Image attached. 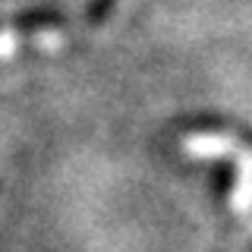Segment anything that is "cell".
I'll list each match as a JSON object with an SVG mask.
<instances>
[{
	"label": "cell",
	"mask_w": 252,
	"mask_h": 252,
	"mask_svg": "<svg viewBox=\"0 0 252 252\" xmlns=\"http://www.w3.org/2000/svg\"><path fill=\"white\" fill-rule=\"evenodd\" d=\"M66 22V13L54 3H32V6H19L6 16V26L16 35H35V32H51L60 29Z\"/></svg>",
	"instance_id": "6da1fadb"
},
{
	"label": "cell",
	"mask_w": 252,
	"mask_h": 252,
	"mask_svg": "<svg viewBox=\"0 0 252 252\" xmlns=\"http://www.w3.org/2000/svg\"><path fill=\"white\" fill-rule=\"evenodd\" d=\"M114 10H117V0H85V22L89 26H104Z\"/></svg>",
	"instance_id": "3957f363"
},
{
	"label": "cell",
	"mask_w": 252,
	"mask_h": 252,
	"mask_svg": "<svg viewBox=\"0 0 252 252\" xmlns=\"http://www.w3.org/2000/svg\"><path fill=\"white\" fill-rule=\"evenodd\" d=\"M6 29H10V26H6V16L0 13V32H6Z\"/></svg>",
	"instance_id": "277c9868"
},
{
	"label": "cell",
	"mask_w": 252,
	"mask_h": 252,
	"mask_svg": "<svg viewBox=\"0 0 252 252\" xmlns=\"http://www.w3.org/2000/svg\"><path fill=\"white\" fill-rule=\"evenodd\" d=\"M236 177H240L236 161H230V158H215L211 161V195L218 202L230 199L233 189H236Z\"/></svg>",
	"instance_id": "7a4b0ae2"
},
{
	"label": "cell",
	"mask_w": 252,
	"mask_h": 252,
	"mask_svg": "<svg viewBox=\"0 0 252 252\" xmlns=\"http://www.w3.org/2000/svg\"><path fill=\"white\" fill-rule=\"evenodd\" d=\"M249 252H252V246H249Z\"/></svg>",
	"instance_id": "5b68a950"
}]
</instances>
